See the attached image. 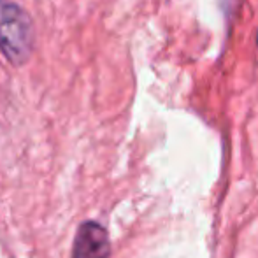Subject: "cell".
Here are the masks:
<instances>
[{
  "instance_id": "6da1fadb",
  "label": "cell",
  "mask_w": 258,
  "mask_h": 258,
  "mask_svg": "<svg viewBox=\"0 0 258 258\" xmlns=\"http://www.w3.org/2000/svg\"><path fill=\"white\" fill-rule=\"evenodd\" d=\"M35 30L27 9L14 0H0V54L21 67L34 53Z\"/></svg>"
},
{
  "instance_id": "7a4b0ae2",
  "label": "cell",
  "mask_w": 258,
  "mask_h": 258,
  "mask_svg": "<svg viewBox=\"0 0 258 258\" xmlns=\"http://www.w3.org/2000/svg\"><path fill=\"white\" fill-rule=\"evenodd\" d=\"M111 241L107 230L97 221H85L79 225L74 237L72 258H109Z\"/></svg>"
},
{
  "instance_id": "3957f363",
  "label": "cell",
  "mask_w": 258,
  "mask_h": 258,
  "mask_svg": "<svg viewBox=\"0 0 258 258\" xmlns=\"http://www.w3.org/2000/svg\"><path fill=\"white\" fill-rule=\"evenodd\" d=\"M256 44H258V35H256Z\"/></svg>"
}]
</instances>
